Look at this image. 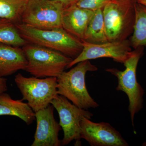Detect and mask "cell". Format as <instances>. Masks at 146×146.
I'll list each match as a JSON object with an SVG mask.
<instances>
[{
  "mask_svg": "<svg viewBox=\"0 0 146 146\" xmlns=\"http://www.w3.org/2000/svg\"><path fill=\"white\" fill-rule=\"evenodd\" d=\"M16 25L21 36L28 43L55 50L73 59L83 49L82 40L63 28L41 29L21 22L16 23Z\"/></svg>",
  "mask_w": 146,
  "mask_h": 146,
  "instance_id": "obj_1",
  "label": "cell"
},
{
  "mask_svg": "<svg viewBox=\"0 0 146 146\" xmlns=\"http://www.w3.org/2000/svg\"><path fill=\"white\" fill-rule=\"evenodd\" d=\"M76 65L70 70L64 71L57 77L58 94L65 97L82 109L96 108L99 105L86 89L85 76L87 72L97 71L98 68L89 60Z\"/></svg>",
  "mask_w": 146,
  "mask_h": 146,
  "instance_id": "obj_2",
  "label": "cell"
},
{
  "mask_svg": "<svg viewBox=\"0 0 146 146\" xmlns=\"http://www.w3.org/2000/svg\"><path fill=\"white\" fill-rule=\"evenodd\" d=\"M144 54V47L135 49L123 63L125 70L122 71L116 68H108L106 72L111 73L118 79L116 87L117 91L124 92L129 101L128 110L132 125L134 127V117L143 107L145 91L137 80L136 72L138 62Z\"/></svg>",
  "mask_w": 146,
  "mask_h": 146,
  "instance_id": "obj_3",
  "label": "cell"
},
{
  "mask_svg": "<svg viewBox=\"0 0 146 146\" xmlns=\"http://www.w3.org/2000/svg\"><path fill=\"white\" fill-rule=\"evenodd\" d=\"M27 60L25 71L35 77H56L73 59L62 53L31 43L22 47Z\"/></svg>",
  "mask_w": 146,
  "mask_h": 146,
  "instance_id": "obj_4",
  "label": "cell"
},
{
  "mask_svg": "<svg viewBox=\"0 0 146 146\" xmlns=\"http://www.w3.org/2000/svg\"><path fill=\"white\" fill-rule=\"evenodd\" d=\"M136 0H110L102 9L108 42L127 39L133 33Z\"/></svg>",
  "mask_w": 146,
  "mask_h": 146,
  "instance_id": "obj_5",
  "label": "cell"
},
{
  "mask_svg": "<svg viewBox=\"0 0 146 146\" xmlns=\"http://www.w3.org/2000/svg\"><path fill=\"white\" fill-rule=\"evenodd\" d=\"M14 81L23 96L22 100H26L35 112L48 106L58 95L56 77L28 78L19 73Z\"/></svg>",
  "mask_w": 146,
  "mask_h": 146,
  "instance_id": "obj_6",
  "label": "cell"
},
{
  "mask_svg": "<svg viewBox=\"0 0 146 146\" xmlns=\"http://www.w3.org/2000/svg\"><path fill=\"white\" fill-rule=\"evenodd\" d=\"M65 8L62 3L54 0H27L21 22L41 29L62 28Z\"/></svg>",
  "mask_w": 146,
  "mask_h": 146,
  "instance_id": "obj_7",
  "label": "cell"
},
{
  "mask_svg": "<svg viewBox=\"0 0 146 146\" xmlns=\"http://www.w3.org/2000/svg\"><path fill=\"white\" fill-rule=\"evenodd\" d=\"M59 115V124L63 131L64 137L62 145H67L75 140L79 142L80 136V122L84 118L91 119L94 115L88 110L82 109L72 103L65 97L57 95L51 102Z\"/></svg>",
  "mask_w": 146,
  "mask_h": 146,
  "instance_id": "obj_8",
  "label": "cell"
},
{
  "mask_svg": "<svg viewBox=\"0 0 146 146\" xmlns=\"http://www.w3.org/2000/svg\"><path fill=\"white\" fill-rule=\"evenodd\" d=\"M83 49L81 52L73 59L67 69L82 61L100 58H112L115 62L123 64L132 51L130 40L92 43L82 40Z\"/></svg>",
  "mask_w": 146,
  "mask_h": 146,
  "instance_id": "obj_9",
  "label": "cell"
},
{
  "mask_svg": "<svg viewBox=\"0 0 146 146\" xmlns=\"http://www.w3.org/2000/svg\"><path fill=\"white\" fill-rule=\"evenodd\" d=\"M80 136L91 146H128L121 133L109 123H95L84 118L80 122Z\"/></svg>",
  "mask_w": 146,
  "mask_h": 146,
  "instance_id": "obj_10",
  "label": "cell"
},
{
  "mask_svg": "<svg viewBox=\"0 0 146 146\" xmlns=\"http://www.w3.org/2000/svg\"><path fill=\"white\" fill-rule=\"evenodd\" d=\"M54 108L52 105L50 104L46 108L35 112L36 128L31 146L62 145L58 138L62 128L55 119Z\"/></svg>",
  "mask_w": 146,
  "mask_h": 146,
  "instance_id": "obj_11",
  "label": "cell"
},
{
  "mask_svg": "<svg viewBox=\"0 0 146 146\" xmlns=\"http://www.w3.org/2000/svg\"><path fill=\"white\" fill-rule=\"evenodd\" d=\"M94 11L80 8L74 3L65 7L62 18V28L80 40L84 35Z\"/></svg>",
  "mask_w": 146,
  "mask_h": 146,
  "instance_id": "obj_12",
  "label": "cell"
},
{
  "mask_svg": "<svg viewBox=\"0 0 146 146\" xmlns=\"http://www.w3.org/2000/svg\"><path fill=\"white\" fill-rule=\"evenodd\" d=\"M27 60L22 47L0 43V78L25 70Z\"/></svg>",
  "mask_w": 146,
  "mask_h": 146,
  "instance_id": "obj_13",
  "label": "cell"
},
{
  "mask_svg": "<svg viewBox=\"0 0 146 146\" xmlns=\"http://www.w3.org/2000/svg\"><path fill=\"white\" fill-rule=\"evenodd\" d=\"M23 100H14L9 94L3 93L0 95V116H15L30 125L35 119V112L27 103Z\"/></svg>",
  "mask_w": 146,
  "mask_h": 146,
  "instance_id": "obj_14",
  "label": "cell"
},
{
  "mask_svg": "<svg viewBox=\"0 0 146 146\" xmlns=\"http://www.w3.org/2000/svg\"><path fill=\"white\" fill-rule=\"evenodd\" d=\"M102 9H99L94 11L86 28L83 40L92 43L108 42Z\"/></svg>",
  "mask_w": 146,
  "mask_h": 146,
  "instance_id": "obj_15",
  "label": "cell"
},
{
  "mask_svg": "<svg viewBox=\"0 0 146 146\" xmlns=\"http://www.w3.org/2000/svg\"><path fill=\"white\" fill-rule=\"evenodd\" d=\"M135 21L130 40L133 48L146 47V6L136 1L134 4Z\"/></svg>",
  "mask_w": 146,
  "mask_h": 146,
  "instance_id": "obj_16",
  "label": "cell"
},
{
  "mask_svg": "<svg viewBox=\"0 0 146 146\" xmlns=\"http://www.w3.org/2000/svg\"><path fill=\"white\" fill-rule=\"evenodd\" d=\"M0 43L21 47L28 43L21 36L15 23L3 18H0Z\"/></svg>",
  "mask_w": 146,
  "mask_h": 146,
  "instance_id": "obj_17",
  "label": "cell"
},
{
  "mask_svg": "<svg viewBox=\"0 0 146 146\" xmlns=\"http://www.w3.org/2000/svg\"><path fill=\"white\" fill-rule=\"evenodd\" d=\"M27 0H0V18L21 23Z\"/></svg>",
  "mask_w": 146,
  "mask_h": 146,
  "instance_id": "obj_18",
  "label": "cell"
},
{
  "mask_svg": "<svg viewBox=\"0 0 146 146\" xmlns=\"http://www.w3.org/2000/svg\"><path fill=\"white\" fill-rule=\"evenodd\" d=\"M110 0H77L75 4L80 8L95 11L103 9Z\"/></svg>",
  "mask_w": 146,
  "mask_h": 146,
  "instance_id": "obj_19",
  "label": "cell"
},
{
  "mask_svg": "<svg viewBox=\"0 0 146 146\" xmlns=\"http://www.w3.org/2000/svg\"><path fill=\"white\" fill-rule=\"evenodd\" d=\"M7 91V79L5 78H0V95Z\"/></svg>",
  "mask_w": 146,
  "mask_h": 146,
  "instance_id": "obj_20",
  "label": "cell"
},
{
  "mask_svg": "<svg viewBox=\"0 0 146 146\" xmlns=\"http://www.w3.org/2000/svg\"><path fill=\"white\" fill-rule=\"evenodd\" d=\"M54 1H57L61 3L65 7H66L74 3L77 0H54Z\"/></svg>",
  "mask_w": 146,
  "mask_h": 146,
  "instance_id": "obj_21",
  "label": "cell"
},
{
  "mask_svg": "<svg viewBox=\"0 0 146 146\" xmlns=\"http://www.w3.org/2000/svg\"><path fill=\"white\" fill-rule=\"evenodd\" d=\"M137 2L140 3L141 4L143 5L146 6V0H136Z\"/></svg>",
  "mask_w": 146,
  "mask_h": 146,
  "instance_id": "obj_22",
  "label": "cell"
},
{
  "mask_svg": "<svg viewBox=\"0 0 146 146\" xmlns=\"http://www.w3.org/2000/svg\"><path fill=\"white\" fill-rule=\"evenodd\" d=\"M142 146H146V142H144V143H143V144H142Z\"/></svg>",
  "mask_w": 146,
  "mask_h": 146,
  "instance_id": "obj_23",
  "label": "cell"
},
{
  "mask_svg": "<svg viewBox=\"0 0 146 146\" xmlns=\"http://www.w3.org/2000/svg\"></svg>",
  "mask_w": 146,
  "mask_h": 146,
  "instance_id": "obj_24",
  "label": "cell"
}]
</instances>
